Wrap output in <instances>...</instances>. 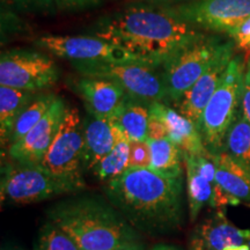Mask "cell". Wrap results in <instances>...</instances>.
Segmentation results:
<instances>
[{
    "label": "cell",
    "instance_id": "1",
    "mask_svg": "<svg viewBox=\"0 0 250 250\" xmlns=\"http://www.w3.org/2000/svg\"><path fill=\"white\" fill-rule=\"evenodd\" d=\"M88 30L154 67L162 66L183 49L205 37L201 30L174 17L162 6L149 4L131 5L105 15Z\"/></svg>",
    "mask_w": 250,
    "mask_h": 250
},
{
    "label": "cell",
    "instance_id": "2",
    "mask_svg": "<svg viewBox=\"0 0 250 250\" xmlns=\"http://www.w3.org/2000/svg\"><path fill=\"white\" fill-rule=\"evenodd\" d=\"M104 192L134 229L166 235L182 227L183 176H167L151 168H129L107 182Z\"/></svg>",
    "mask_w": 250,
    "mask_h": 250
},
{
    "label": "cell",
    "instance_id": "3",
    "mask_svg": "<svg viewBox=\"0 0 250 250\" xmlns=\"http://www.w3.org/2000/svg\"><path fill=\"white\" fill-rule=\"evenodd\" d=\"M49 220L64 230L80 250H116L139 241L137 229L111 204L83 196L52 206Z\"/></svg>",
    "mask_w": 250,
    "mask_h": 250
},
{
    "label": "cell",
    "instance_id": "4",
    "mask_svg": "<svg viewBox=\"0 0 250 250\" xmlns=\"http://www.w3.org/2000/svg\"><path fill=\"white\" fill-rule=\"evenodd\" d=\"M246 61L235 56L228 65L220 85L203 112L198 129L211 154L224 151L225 139L241 105Z\"/></svg>",
    "mask_w": 250,
    "mask_h": 250
},
{
    "label": "cell",
    "instance_id": "5",
    "mask_svg": "<svg viewBox=\"0 0 250 250\" xmlns=\"http://www.w3.org/2000/svg\"><path fill=\"white\" fill-rule=\"evenodd\" d=\"M85 188L62 179L41 165L9 164L2 168L1 202L26 205L54 198L64 193H76Z\"/></svg>",
    "mask_w": 250,
    "mask_h": 250
},
{
    "label": "cell",
    "instance_id": "6",
    "mask_svg": "<svg viewBox=\"0 0 250 250\" xmlns=\"http://www.w3.org/2000/svg\"><path fill=\"white\" fill-rule=\"evenodd\" d=\"M83 77L102 78L117 83L127 95L146 104L164 102L167 98L164 73L145 62L125 64H73Z\"/></svg>",
    "mask_w": 250,
    "mask_h": 250
},
{
    "label": "cell",
    "instance_id": "7",
    "mask_svg": "<svg viewBox=\"0 0 250 250\" xmlns=\"http://www.w3.org/2000/svg\"><path fill=\"white\" fill-rule=\"evenodd\" d=\"M217 37L197 41L162 65L167 98L179 103L226 45Z\"/></svg>",
    "mask_w": 250,
    "mask_h": 250
},
{
    "label": "cell",
    "instance_id": "8",
    "mask_svg": "<svg viewBox=\"0 0 250 250\" xmlns=\"http://www.w3.org/2000/svg\"><path fill=\"white\" fill-rule=\"evenodd\" d=\"M35 45L59 58L70 61L72 65L144 62L127 50L94 35H44L35 40Z\"/></svg>",
    "mask_w": 250,
    "mask_h": 250
},
{
    "label": "cell",
    "instance_id": "9",
    "mask_svg": "<svg viewBox=\"0 0 250 250\" xmlns=\"http://www.w3.org/2000/svg\"><path fill=\"white\" fill-rule=\"evenodd\" d=\"M41 166L62 179L86 188L83 181V121L76 108H68L54 143Z\"/></svg>",
    "mask_w": 250,
    "mask_h": 250
},
{
    "label": "cell",
    "instance_id": "10",
    "mask_svg": "<svg viewBox=\"0 0 250 250\" xmlns=\"http://www.w3.org/2000/svg\"><path fill=\"white\" fill-rule=\"evenodd\" d=\"M59 78L56 62L42 52L12 49L0 57V85L37 92L54 86Z\"/></svg>",
    "mask_w": 250,
    "mask_h": 250
},
{
    "label": "cell",
    "instance_id": "11",
    "mask_svg": "<svg viewBox=\"0 0 250 250\" xmlns=\"http://www.w3.org/2000/svg\"><path fill=\"white\" fill-rule=\"evenodd\" d=\"M197 29L233 34L250 17V0H192L184 4L162 6Z\"/></svg>",
    "mask_w": 250,
    "mask_h": 250
},
{
    "label": "cell",
    "instance_id": "12",
    "mask_svg": "<svg viewBox=\"0 0 250 250\" xmlns=\"http://www.w3.org/2000/svg\"><path fill=\"white\" fill-rule=\"evenodd\" d=\"M64 100L56 98L45 116L19 142L8 147V155L15 164L41 165L57 136L66 115Z\"/></svg>",
    "mask_w": 250,
    "mask_h": 250
},
{
    "label": "cell",
    "instance_id": "13",
    "mask_svg": "<svg viewBox=\"0 0 250 250\" xmlns=\"http://www.w3.org/2000/svg\"><path fill=\"white\" fill-rule=\"evenodd\" d=\"M234 46L235 45H234L233 40L227 41L226 45L217 56L211 66L205 71V73L196 81L195 85L188 90L183 99L177 103L181 114L192 121L197 126L201 122L205 107L220 85L225 72L232 61Z\"/></svg>",
    "mask_w": 250,
    "mask_h": 250
},
{
    "label": "cell",
    "instance_id": "14",
    "mask_svg": "<svg viewBox=\"0 0 250 250\" xmlns=\"http://www.w3.org/2000/svg\"><path fill=\"white\" fill-rule=\"evenodd\" d=\"M71 83L83 99L88 115L96 118L110 117L127 96L123 87L109 79L81 76Z\"/></svg>",
    "mask_w": 250,
    "mask_h": 250
},
{
    "label": "cell",
    "instance_id": "15",
    "mask_svg": "<svg viewBox=\"0 0 250 250\" xmlns=\"http://www.w3.org/2000/svg\"><path fill=\"white\" fill-rule=\"evenodd\" d=\"M149 116L158 118L166 125L168 138L176 144L183 153L190 155H208L198 126L180 111L164 102L149 104Z\"/></svg>",
    "mask_w": 250,
    "mask_h": 250
},
{
    "label": "cell",
    "instance_id": "16",
    "mask_svg": "<svg viewBox=\"0 0 250 250\" xmlns=\"http://www.w3.org/2000/svg\"><path fill=\"white\" fill-rule=\"evenodd\" d=\"M250 241V229L234 226L225 217L224 211H218L213 217L198 225L191 242L208 250H224L227 247L246 245Z\"/></svg>",
    "mask_w": 250,
    "mask_h": 250
},
{
    "label": "cell",
    "instance_id": "17",
    "mask_svg": "<svg viewBox=\"0 0 250 250\" xmlns=\"http://www.w3.org/2000/svg\"><path fill=\"white\" fill-rule=\"evenodd\" d=\"M215 165V182L239 201L250 203V166L227 152L211 154Z\"/></svg>",
    "mask_w": 250,
    "mask_h": 250
},
{
    "label": "cell",
    "instance_id": "18",
    "mask_svg": "<svg viewBox=\"0 0 250 250\" xmlns=\"http://www.w3.org/2000/svg\"><path fill=\"white\" fill-rule=\"evenodd\" d=\"M115 136L108 118L88 115L83 121V168L93 170L114 148Z\"/></svg>",
    "mask_w": 250,
    "mask_h": 250
},
{
    "label": "cell",
    "instance_id": "19",
    "mask_svg": "<svg viewBox=\"0 0 250 250\" xmlns=\"http://www.w3.org/2000/svg\"><path fill=\"white\" fill-rule=\"evenodd\" d=\"M108 120L117 124L132 142L148 139L149 104L127 95Z\"/></svg>",
    "mask_w": 250,
    "mask_h": 250
},
{
    "label": "cell",
    "instance_id": "20",
    "mask_svg": "<svg viewBox=\"0 0 250 250\" xmlns=\"http://www.w3.org/2000/svg\"><path fill=\"white\" fill-rule=\"evenodd\" d=\"M34 99V92L0 85V138L2 148L9 146L15 122Z\"/></svg>",
    "mask_w": 250,
    "mask_h": 250
},
{
    "label": "cell",
    "instance_id": "21",
    "mask_svg": "<svg viewBox=\"0 0 250 250\" xmlns=\"http://www.w3.org/2000/svg\"><path fill=\"white\" fill-rule=\"evenodd\" d=\"M110 123L115 136L114 148L93 169L94 174L103 182H109V181L117 179L130 168L131 140L129 136L117 124L112 122Z\"/></svg>",
    "mask_w": 250,
    "mask_h": 250
},
{
    "label": "cell",
    "instance_id": "22",
    "mask_svg": "<svg viewBox=\"0 0 250 250\" xmlns=\"http://www.w3.org/2000/svg\"><path fill=\"white\" fill-rule=\"evenodd\" d=\"M183 162L186 168L187 196L189 205V214L191 221H195L199 212L206 204H210L213 184L203 176L198 169L196 155L183 153Z\"/></svg>",
    "mask_w": 250,
    "mask_h": 250
},
{
    "label": "cell",
    "instance_id": "23",
    "mask_svg": "<svg viewBox=\"0 0 250 250\" xmlns=\"http://www.w3.org/2000/svg\"><path fill=\"white\" fill-rule=\"evenodd\" d=\"M151 149L149 168L171 177L183 176V152L176 144L168 138L147 139Z\"/></svg>",
    "mask_w": 250,
    "mask_h": 250
},
{
    "label": "cell",
    "instance_id": "24",
    "mask_svg": "<svg viewBox=\"0 0 250 250\" xmlns=\"http://www.w3.org/2000/svg\"><path fill=\"white\" fill-rule=\"evenodd\" d=\"M56 98L57 96L54 94H42V95L34 99V101L24 109L20 117L18 118V121L15 122L11 140H9V146L23 138L45 116L46 112L51 108L52 103L55 102Z\"/></svg>",
    "mask_w": 250,
    "mask_h": 250
},
{
    "label": "cell",
    "instance_id": "25",
    "mask_svg": "<svg viewBox=\"0 0 250 250\" xmlns=\"http://www.w3.org/2000/svg\"><path fill=\"white\" fill-rule=\"evenodd\" d=\"M224 148L234 159L250 166V123L241 109L228 130Z\"/></svg>",
    "mask_w": 250,
    "mask_h": 250
},
{
    "label": "cell",
    "instance_id": "26",
    "mask_svg": "<svg viewBox=\"0 0 250 250\" xmlns=\"http://www.w3.org/2000/svg\"><path fill=\"white\" fill-rule=\"evenodd\" d=\"M34 250H80L77 243L51 221L43 225Z\"/></svg>",
    "mask_w": 250,
    "mask_h": 250
},
{
    "label": "cell",
    "instance_id": "27",
    "mask_svg": "<svg viewBox=\"0 0 250 250\" xmlns=\"http://www.w3.org/2000/svg\"><path fill=\"white\" fill-rule=\"evenodd\" d=\"M2 2L21 13L54 15L57 11L55 0H2Z\"/></svg>",
    "mask_w": 250,
    "mask_h": 250
},
{
    "label": "cell",
    "instance_id": "28",
    "mask_svg": "<svg viewBox=\"0 0 250 250\" xmlns=\"http://www.w3.org/2000/svg\"><path fill=\"white\" fill-rule=\"evenodd\" d=\"M151 149L148 140L130 143V168H149Z\"/></svg>",
    "mask_w": 250,
    "mask_h": 250
},
{
    "label": "cell",
    "instance_id": "29",
    "mask_svg": "<svg viewBox=\"0 0 250 250\" xmlns=\"http://www.w3.org/2000/svg\"><path fill=\"white\" fill-rule=\"evenodd\" d=\"M232 37L234 45L246 55V58L250 57V17L243 21V23L233 34Z\"/></svg>",
    "mask_w": 250,
    "mask_h": 250
},
{
    "label": "cell",
    "instance_id": "30",
    "mask_svg": "<svg viewBox=\"0 0 250 250\" xmlns=\"http://www.w3.org/2000/svg\"><path fill=\"white\" fill-rule=\"evenodd\" d=\"M239 199L235 198V197L229 195L226 190H224L223 188L217 182L213 184V191H212V197L210 205L212 208H217L218 211H223L224 208H226L228 205H239L240 204Z\"/></svg>",
    "mask_w": 250,
    "mask_h": 250
},
{
    "label": "cell",
    "instance_id": "31",
    "mask_svg": "<svg viewBox=\"0 0 250 250\" xmlns=\"http://www.w3.org/2000/svg\"><path fill=\"white\" fill-rule=\"evenodd\" d=\"M103 0H55L57 11L81 12L101 5Z\"/></svg>",
    "mask_w": 250,
    "mask_h": 250
},
{
    "label": "cell",
    "instance_id": "32",
    "mask_svg": "<svg viewBox=\"0 0 250 250\" xmlns=\"http://www.w3.org/2000/svg\"><path fill=\"white\" fill-rule=\"evenodd\" d=\"M241 111L246 120L250 123V59L247 62L245 79H243Z\"/></svg>",
    "mask_w": 250,
    "mask_h": 250
},
{
    "label": "cell",
    "instance_id": "33",
    "mask_svg": "<svg viewBox=\"0 0 250 250\" xmlns=\"http://www.w3.org/2000/svg\"><path fill=\"white\" fill-rule=\"evenodd\" d=\"M168 132L166 125L158 118L149 116L148 123V139L167 138Z\"/></svg>",
    "mask_w": 250,
    "mask_h": 250
},
{
    "label": "cell",
    "instance_id": "34",
    "mask_svg": "<svg viewBox=\"0 0 250 250\" xmlns=\"http://www.w3.org/2000/svg\"><path fill=\"white\" fill-rule=\"evenodd\" d=\"M144 2L149 5L154 6H174V5H180L184 4V2L192 1V0H143Z\"/></svg>",
    "mask_w": 250,
    "mask_h": 250
},
{
    "label": "cell",
    "instance_id": "35",
    "mask_svg": "<svg viewBox=\"0 0 250 250\" xmlns=\"http://www.w3.org/2000/svg\"><path fill=\"white\" fill-rule=\"evenodd\" d=\"M116 250H144V245L140 241H134L127 243V245L122 246Z\"/></svg>",
    "mask_w": 250,
    "mask_h": 250
},
{
    "label": "cell",
    "instance_id": "36",
    "mask_svg": "<svg viewBox=\"0 0 250 250\" xmlns=\"http://www.w3.org/2000/svg\"><path fill=\"white\" fill-rule=\"evenodd\" d=\"M149 250H182V249L173 245H165V243H160V245H156Z\"/></svg>",
    "mask_w": 250,
    "mask_h": 250
},
{
    "label": "cell",
    "instance_id": "37",
    "mask_svg": "<svg viewBox=\"0 0 250 250\" xmlns=\"http://www.w3.org/2000/svg\"><path fill=\"white\" fill-rule=\"evenodd\" d=\"M224 250H250V246L248 245H241V246H232L227 247Z\"/></svg>",
    "mask_w": 250,
    "mask_h": 250
},
{
    "label": "cell",
    "instance_id": "38",
    "mask_svg": "<svg viewBox=\"0 0 250 250\" xmlns=\"http://www.w3.org/2000/svg\"><path fill=\"white\" fill-rule=\"evenodd\" d=\"M190 250H208V249L203 248L202 246L197 245L195 242H190Z\"/></svg>",
    "mask_w": 250,
    "mask_h": 250
},
{
    "label": "cell",
    "instance_id": "39",
    "mask_svg": "<svg viewBox=\"0 0 250 250\" xmlns=\"http://www.w3.org/2000/svg\"><path fill=\"white\" fill-rule=\"evenodd\" d=\"M11 250H18V249H11Z\"/></svg>",
    "mask_w": 250,
    "mask_h": 250
}]
</instances>
